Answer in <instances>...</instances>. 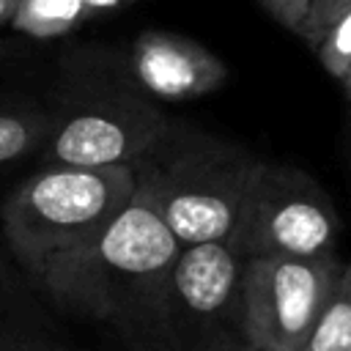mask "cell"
Instances as JSON below:
<instances>
[{
    "mask_svg": "<svg viewBox=\"0 0 351 351\" xmlns=\"http://www.w3.org/2000/svg\"><path fill=\"white\" fill-rule=\"evenodd\" d=\"M313 52L324 66V71L335 77L340 85L351 77V8L326 27V33L321 36Z\"/></svg>",
    "mask_w": 351,
    "mask_h": 351,
    "instance_id": "obj_13",
    "label": "cell"
},
{
    "mask_svg": "<svg viewBox=\"0 0 351 351\" xmlns=\"http://www.w3.org/2000/svg\"><path fill=\"white\" fill-rule=\"evenodd\" d=\"M0 351H63L27 291L0 261Z\"/></svg>",
    "mask_w": 351,
    "mask_h": 351,
    "instance_id": "obj_9",
    "label": "cell"
},
{
    "mask_svg": "<svg viewBox=\"0 0 351 351\" xmlns=\"http://www.w3.org/2000/svg\"><path fill=\"white\" fill-rule=\"evenodd\" d=\"M88 19H93V14L85 0H19L8 25L27 38L49 41L74 33Z\"/></svg>",
    "mask_w": 351,
    "mask_h": 351,
    "instance_id": "obj_11",
    "label": "cell"
},
{
    "mask_svg": "<svg viewBox=\"0 0 351 351\" xmlns=\"http://www.w3.org/2000/svg\"><path fill=\"white\" fill-rule=\"evenodd\" d=\"M132 195L134 176L129 165H44L8 192L0 206V228L27 282L36 285L55 258L85 244Z\"/></svg>",
    "mask_w": 351,
    "mask_h": 351,
    "instance_id": "obj_4",
    "label": "cell"
},
{
    "mask_svg": "<svg viewBox=\"0 0 351 351\" xmlns=\"http://www.w3.org/2000/svg\"><path fill=\"white\" fill-rule=\"evenodd\" d=\"M178 247L165 222L132 195L85 244L55 258L33 288L66 313L110 324L129 351H167L165 285Z\"/></svg>",
    "mask_w": 351,
    "mask_h": 351,
    "instance_id": "obj_1",
    "label": "cell"
},
{
    "mask_svg": "<svg viewBox=\"0 0 351 351\" xmlns=\"http://www.w3.org/2000/svg\"><path fill=\"white\" fill-rule=\"evenodd\" d=\"M351 8V0H313V11H310V22L304 30V44L310 49H315V44L321 41V36L326 33V27Z\"/></svg>",
    "mask_w": 351,
    "mask_h": 351,
    "instance_id": "obj_15",
    "label": "cell"
},
{
    "mask_svg": "<svg viewBox=\"0 0 351 351\" xmlns=\"http://www.w3.org/2000/svg\"><path fill=\"white\" fill-rule=\"evenodd\" d=\"M255 165L258 156L244 145L167 118L129 167L134 195L186 247L230 236Z\"/></svg>",
    "mask_w": 351,
    "mask_h": 351,
    "instance_id": "obj_3",
    "label": "cell"
},
{
    "mask_svg": "<svg viewBox=\"0 0 351 351\" xmlns=\"http://www.w3.org/2000/svg\"><path fill=\"white\" fill-rule=\"evenodd\" d=\"M47 129V104L27 99H0V167L38 154Z\"/></svg>",
    "mask_w": 351,
    "mask_h": 351,
    "instance_id": "obj_10",
    "label": "cell"
},
{
    "mask_svg": "<svg viewBox=\"0 0 351 351\" xmlns=\"http://www.w3.org/2000/svg\"><path fill=\"white\" fill-rule=\"evenodd\" d=\"M16 3H19V0H0V27L11 22V16H14V11H16Z\"/></svg>",
    "mask_w": 351,
    "mask_h": 351,
    "instance_id": "obj_18",
    "label": "cell"
},
{
    "mask_svg": "<svg viewBox=\"0 0 351 351\" xmlns=\"http://www.w3.org/2000/svg\"><path fill=\"white\" fill-rule=\"evenodd\" d=\"M126 63L137 85L159 104L208 96L230 77L228 63L219 55L195 38L170 30L137 33Z\"/></svg>",
    "mask_w": 351,
    "mask_h": 351,
    "instance_id": "obj_8",
    "label": "cell"
},
{
    "mask_svg": "<svg viewBox=\"0 0 351 351\" xmlns=\"http://www.w3.org/2000/svg\"><path fill=\"white\" fill-rule=\"evenodd\" d=\"M340 88H343V93H346V99L351 101V77H348V80H346V82H343Z\"/></svg>",
    "mask_w": 351,
    "mask_h": 351,
    "instance_id": "obj_19",
    "label": "cell"
},
{
    "mask_svg": "<svg viewBox=\"0 0 351 351\" xmlns=\"http://www.w3.org/2000/svg\"><path fill=\"white\" fill-rule=\"evenodd\" d=\"M41 165L115 167L132 165L167 123V112L104 47L71 49L60 63Z\"/></svg>",
    "mask_w": 351,
    "mask_h": 351,
    "instance_id": "obj_2",
    "label": "cell"
},
{
    "mask_svg": "<svg viewBox=\"0 0 351 351\" xmlns=\"http://www.w3.org/2000/svg\"><path fill=\"white\" fill-rule=\"evenodd\" d=\"M343 261L261 255L247 258L239 288V329L269 351H302Z\"/></svg>",
    "mask_w": 351,
    "mask_h": 351,
    "instance_id": "obj_6",
    "label": "cell"
},
{
    "mask_svg": "<svg viewBox=\"0 0 351 351\" xmlns=\"http://www.w3.org/2000/svg\"><path fill=\"white\" fill-rule=\"evenodd\" d=\"M206 351H269V348L250 343V340H247V337L239 332V335H230V337H225V340H219V343L208 346Z\"/></svg>",
    "mask_w": 351,
    "mask_h": 351,
    "instance_id": "obj_16",
    "label": "cell"
},
{
    "mask_svg": "<svg viewBox=\"0 0 351 351\" xmlns=\"http://www.w3.org/2000/svg\"><path fill=\"white\" fill-rule=\"evenodd\" d=\"M244 255L228 241L178 247L165 285L167 351H206L239 335V288Z\"/></svg>",
    "mask_w": 351,
    "mask_h": 351,
    "instance_id": "obj_7",
    "label": "cell"
},
{
    "mask_svg": "<svg viewBox=\"0 0 351 351\" xmlns=\"http://www.w3.org/2000/svg\"><path fill=\"white\" fill-rule=\"evenodd\" d=\"M302 351H351V261L343 263Z\"/></svg>",
    "mask_w": 351,
    "mask_h": 351,
    "instance_id": "obj_12",
    "label": "cell"
},
{
    "mask_svg": "<svg viewBox=\"0 0 351 351\" xmlns=\"http://www.w3.org/2000/svg\"><path fill=\"white\" fill-rule=\"evenodd\" d=\"M132 3H137V0H85V5L90 8L93 16L110 14V11H123V8H129Z\"/></svg>",
    "mask_w": 351,
    "mask_h": 351,
    "instance_id": "obj_17",
    "label": "cell"
},
{
    "mask_svg": "<svg viewBox=\"0 0 351 351\" xmlns=\"http://www.w3.org/2000/svg\"><path fill=\"white\" fill-rule=\"evenodd\" d=\"M258 3L288 33L304 38V30H307V22H310V11H313V0H258Z\"/></svg>",
    "mask_w": 351,
    "mask_h": 351,
    "instance_id": "obj_14",
    "label": "cell"
},
{
    "mask_svg": "<svg viewBox=\"0 0 351 351\" xmlns=\"http://www.w3.org/2000/svg\"><path fill=\"white\" fill-rule=\"evenodd\" d=\"M340 217L329 192L302 167L255 165L228 241L244 258L335 255Z\"/></svg>",
    "mask_w": 351,
    "mask_h": 351,
    "instance_id": "obj_5",
    "label": "cell"
}]
</instances>
